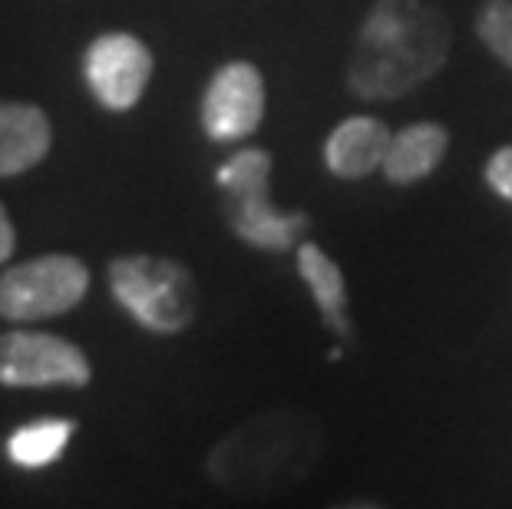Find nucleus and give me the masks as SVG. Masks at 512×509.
<instances>
[{
	"label": "nucleus",
	"instance_id": "f257e3e1",
	"mask_svg": "<svg viewBox=\"0 0 512 509\" xmlns=\"http://www.w3.org/2000/svg\"><path fill=\"white\" fill-rule=\"evenodd\" d=\"M453 24L427 0H374L354 37L344 86L364 103H394L446 67Z\"/></svg>",
	"mask_w": 512,
	"mask_h": 509
},
{
	"label": "nucleus",
	"instance_id": "f03ea898",
	"mask_svg": "<svg viewBox=\"0 0 512 509\" xmlns=\"http://www.w3.org/2000/svg\"><path fill=\"white\" fill-rule=\"evenodd\" d=\"M321 453V430L304 414H265L232 430L209 453V476L225 490H261L281 476L308 473Z\"/></svg>",
	"mask_w": 512,
	"mask_h": 509
},
{
	"label": "nucleus",
	"instance_id": "7ed1b4c3",
	"mask_svg": "<svg viewBox=\"0 0 512 509\" xmlns=\"http://www.w3.org/2000/svg\"><path fill=\"white\" fill-rule=\"evenodd\" d=\"M275 159L261 146L235 149L215 169V189L222 192V212L232 235L255 252H294L311 232V215L281 209L271 199Z\"/></svg>",
	"mask_w": 512,
	"mask_h": 509
},
{
	"label": "nucleus",
	"instance_id": "20e7f679",
	"mask_svg": "<svg viewBox=\"0 0 512 509\" xmlns=\"http://www.w3.org/2000/svg\"><path fill=\"white\" fill-rule=\"evenodd\" d=\"M110 295L146 334L176 338L199 318V285L179 258L119 255L106 265Z\"/></svg>",
	"mask_w": 512,
	"mask_h": 509
},
{
	"label": "nucleus",
	"instance_id": "39448f33",
	"mask_svg": "<svg viewBox=\"0 0 512 509\" xmlns=\"http://www.w3.org/2000/svg\"><path fill=\"white\" fill-rule=\"evenodd\" d=\"M90 295V268L70 252H47L0 275V318L34 324L70 314Z\"/></svg>",
	"mask_w": 512,
	"mask_h": 509
},
{
	"label": "nucleus",
	"instance_id": "423d86ee",
	"mask_svg": "<svg viewBox=\"0 0 512 509\" xmlns=\"http://www.w3.org/2000/svg\"><path fill=\"white\" fill-rule=\"evenodd\" d=\"M93 364L80 344L50 331L0 334V384L10 391H83Z\"/></svg>",
	"mask_w": 512,
	"mask_h": 509
},
{
	"label": "nucleus",
	"instance_id": "0eeeda50",
	"mask_svg": "<svg viewBox=\"0 0 512 509\" xmlns=\"http://www.w3.org/2000/svg\"><path fill=\"white\" fill-rule=\"evenodd\" d=\"M80 73L100 110L129 113L143 103L152 73H156V57L143 37L129 30H106L86 43Z\"/></svg>",
	"mask_w": 512,
	"mask_h": 509
},
{
	"label": "nucleus",
	"instance_id": "6e6552de",
	"mask_svg": "<svg viewBox=\"0 0 512 509\" xmlns=\"http://www.w3.org/2000/svg\"><path fill=\"white\" fill-rule=\"evenodd\" d=\"M268 113V86L252 60H228L202 90L199 126L209 143L235 146L252 139Z\"/></svg>",
	"mask_w": 512,
	"mask_h": 509
},
{
	"label": "nucleus",
	"instance_id": "1a4fd4ad",
	"mask_svg": "<svg viewBox=\"0 0 512 509\" xmlns=\"http://www.w3.org/2000/svg\"><path fill=\"white\" fill-rule=\"evenodd\" d=\"M390 126L380 116H344L321 143V166L337 182H364L384 169L390 149Z\"/></svg>",
	"mask_w": 512,
	"mask_h": 509
},
{
	"label": "nucleus",
	"instance_id": "9d476101",
	"mask_svg": "<svg viewBox=\"0 0 512 509\" xmlns=\"http://www.w3.org/2000/svg\"><path fill=\"white\" fill-rule=\"evenodd\" d=\"M294 272H298L304 288H308L324 331H328L337 344L351 348L354 344L351 295H347V278L341 272V265H337L318 242L304 238V242L294 248Z\"/></svg>",
	"mask_w": 512,
	"mask_h": 509
},
{
	"label": "nucleus",
	"instance_id": "9b49d317",
	"mask_svg": "<svg viewBox=\"0 0 512 509\" xmlns=\"http://www.w3.org/2000/svg\"><path fill=\"white\" fill-rule=\"evenodd\" d=\"M450 143V126L440 123V119H413L390 136V149L380 172L397 189L420 186L443 166Z\"/></svg>",
	"mask_w": 512,
	"mask_h": 509
},
{
	"label": "nucleus",
	"instance_id": "f8f14e48",
	"mask_svg": "<svg viewBox=\"0 0 512 509\" xmlns=\"http://www.w3.org/2000/svg\"><path fill=\"white\" fill-rule=\"evenodd\" d=\"M53 149V123L34 103L0 100V179L37 169Z\"/></svg>",
	"mask_w": 512,
	"mask_h": 509
},
{
	"label": "nucleus",
	"instance_id": "ddd939ff",
	"mask_svg": "<svg viewBox=\"0 0 512 509\" xmlns=\"http://www.w3.org/2000/svg\"><path fill=\"white\" fill-rule=\"evenodd\" d=\"M76 424L73 417H37L20 424L10 437L4 440V457L14 470L24 473H37L47 467H57V463L67 457L70 443L76 437Z\"/></svg>",
	"mask_w": 512,
	"mask_h": 509
},
{
	"label": "nucleus",
	"instance_id": "4468645a",
	"mask_svg": "<svg viewBox=\"0 0 512 509\" xmlns=\"http://www.w3.org/2000/svg\"><path fill=\"white\" fill-rule=\"evenodd\" d=\"M473 34L512 73V0H479Z\"/></svg>",
	"mask_w": 512,
	"mask_h": 509
},
{
	"label": "nucleus",
	"instance_id": "2eb2a0df",
	"mask_svg": "<svg viewBox=\"0 0 512 509\" xmlns=\"http://www.w3.org/2000/svg\"><path fill=\"white\" fill-rule=\"evenodd\" d=\"M483 182L499 202L512 205V143L496 146L483 166Z\"/></svg>",
	"mask_w": 512,
	"mask_h": 509
},
{
	"label": "nucleus",
	"instance_id": "dca6fc26",
	"mask_svg": "<svg viewBox=\"0 0 512 509\" xmlns=\"http://www.w3.org/2000/svg\"><path fill=\"white\" fill-rule=\"evenodd\" d=\"M14 248H17L14 222H10V215H7V209H4V202H0V265H4L7 258H14Z\"/></svg>",
	"mask_w": 512,
	"mask_h": 509
}]
</instances>
